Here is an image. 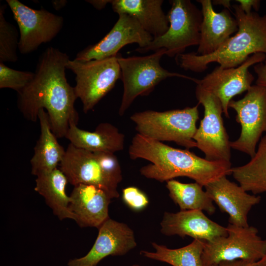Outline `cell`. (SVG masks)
Returning a JSON list of instances; mask_svg holds the SVG:
<instances>
[{"label":"cell","mask_w":266,"mask_h":266,"mask_svg":"<svg viewBox=\"0 0 266 266\" xmlns=\"http://www.w3.org/2000/svg\"><path fill=\"white\" fill-rule=\"evenodd\" d=\"M231 174L245 191L254 195L266 192V134L261 138L250 161L232 167Z\"/></svg>","instance_id":"24"},{"label":"cell","mask_w":266,"mask_h":266,"mask_svg":"<svg viewBox=\"0 0 266 266\" xmlns=\"http://www.w3.org/2000/svg\"><path fill=\"white\" fill-rule=\"evenodd\" d=\"M75 123H70L66 138L76 147L93 152L114 153L124 149V135L109 123H101L95 131L79 128Z\"/></svg>","instance_id":"21"},{"label":"cell","mask_w":266,"mask_h":266,"mask_svg":"<svg viewBox=\"0 0 266 266\" xmlns=\"http://www.w3.org/2000/svg\"><path fill=\"white\" fill-rule=\"evenodd\" d=\"M69 60L66 53L47 48L38 58L33 80L17 93V106L24 118L36 122L39 110L46 109L57 138L65 137L69 124L77 125L79 120L74 107L77 98L66 76Z\"/></svg>","instance_id":"1"},{"label":"cell","mask_w":266,"mask_h":266,"mask_svg":"<svg viewBox=\"0 0 266 266\" xmlns=\"http://www.w3.org/2000/svg\"><path fill=\"white\" fill-rule=\"evenodd\" d=\"M122 199L129 208L135 211L143 210L149 204V200L146 194L134 186L123 189Z\"/></svg>","instance_id":"29"},{"label":"cell","mask_w":266,"mask_h":266,"mask_svg":"<svg viewBox=\"0 0 266 266\" xmlns=\"http://www.w3.org/2000/svg\"><path fill=\"white\" fill-rule=\"evenodd\" d=\"M205 241L194 239L190 244L177 249H170L152 242L154 252L142 250L146 258L166 263L172 266H203L202 254Z\"/></svg>","instance_id":"26"},{"label":"cell","mask_w":266,"mask_h":266,"mask_svg":"<svg viewBox=\"0 0 266 266\" xmlns=\"http://www.w3.org/2000/svg\"><path fill=\"white\" fill-rule=\"evenodd\" d=\"M201 5L202 21L200 38L196 54L205 56L216 51L231 35L237 32L238 23L229 9L216 12L211 0H198Z\"/></svg>","instance_id":"19"},{"label":"cell","mask_w":266,"mask_h":266,"mask_svg":"<svg viewBox=\"0 0 266 266\" xmlns=\"http://www.w3.org/2000/svg\"><path fill=\"white\" fill-rule=\"evenodd\" d=\"M38 118L40 134L30 161L31 172L36 176L57 168L66 153V150L59 143L57 136L51 130L48 115L44 109L39 110Z\"/></svg>","instance_id":"22"},{"label":"cell","mask_w":266,"mask_h":266,"mask_svg":"<svg viewBox=\"0 0 266 266\" xmlns=\"http://www.w3.org/2000/svg\"><path fill=\"white\" fill-rule=\"evenodd\" d=\"M212 266H259L257 263L244 260H235L230 261H222Z\"/></svg>","instance_id":"32"},{"label":"cell","mask_w":266,"mask_h":266,"mask_svg":"<svg viewBox=\"0 0 266 266\" xmlns=\"http://www.w3.org/2000/svg\"><path fill=\"white\" fill-rule=\"evenodd\" d=\"M131 266H140L139 265H133Z\"/></svg>","instance_id":"37"},{"label":"cell","mask_w":266,"mask_h":266,"mask_svg":"<svg viewBox=\"0 0 266 266\" xmlns=\"http://www.w3.org/2000/svg\"><path fill=\"white\" fill-rule=\"evenodd\" d=\"M238 23L236 33L228 38L216 51L205 56L196 52L180 54L175 60L186 70L201 72L211 63H217L224 68L236 67L250 56L262 53L266 54V14L256 12L246 14L239 4L232 6Z\"/></svg>","instance_id":"3"},{"label":"cell","mask_w":266,"mask_h":266,"mask_svg":"<svg viewBox=\"0 0 266 266\" xmlns=\"http://www.w3.org/2000/svg\"><path fill=\"white\" fill-rule=\"evenodd\" d=\"M166 50L160 49L144 56L124 58L120 54L117 59L123 84V94L119 109L120 116L123 115L134 100L139 96L148 95L162 80L171 77L190 79L197 83L199 79L170 72L160 65Z\"/></svg>","instance_id":"5"},{"label":"cell","mask_w":266,"mask_h":266,"mask_svg":"<svg viewBox=\"0 0 266 266\" xmlns=\"http://www.w3.org/2000/svg\"><path fill=\"white\" fill-rule=\"evenodd\" d=\"M199 104L165 111L145 110L130 118L137 133L158 141H173L187 149L197 147L194 136L199 119Z\"/></svg>","instance_id":"4"},{"label":"cell","mask_w":266,"mask_h":266,"mask_svg":"<svg viewBox=\"0 0 266 266\" xmlns=\"http://www.w3.org/2000/svg\"><path fill=\"white\" fill-rule=\"evenodd\" d=\"M160 225L161 232L165 235L189 236L205 241L228 234L227 227L210 220L200 210L165 212Z\"/></svg>","instance_id":"17"},{"label":"cell","mask_w":266,"mask_h":266,"mask_svg":"<svg viewBox=\"0 0 266 266\" xmlns=\"http://www.w3.org/2000/svg\"><path fill=\"white\" fill-rule=\"evenodd\" d=\"M34 74L12 69L0 62V88H10L19 93L33 80Z\"/></svg>","instance_id":"28"},{"label":"cell","mask_w":266,"mask_h":266,"mask_svg":"<svg viewBox=\"0 0 266 266\" xmlns=\"http://www.w3.org/2000/svg\"><path fill=\"white\" fill-rule=\"evenodd\" d=\"M227 229V236L205 241L201 257L203 266L238 259L256 263L266 255V239L258 235L256 228L229 223Z\"/></svg>","instance_id":"8"},{"label":"cell","mask_w":266,"mask_h":266,"mask_svg":"<svg viewBox=\"0 0 266 266\" xmlns=\"http://www.w3.org/2000/svg\"><path fill=\"white\" fill-rule=\"evenodd\" d=\"M229 107L235 111V120L241 127L239 137L231 141V147L252 158L263 133L266 132V88L252 85L243 98L232 100Z\"/></svg>","instance_id":"10"},{"label":"cell","mask_w":266,"mask_h":266,"mask_svg":"<svg viewBox=\"0 0 266 266\" xmlns=\"http://www.w3.org/2000/svg\"><path fill=\"white\" fill-rule=\"evenodd\" d=\"M236 1L239 2L241 9L246 14L252 12V8L258 11L260 7V0H236Z\"/></svg>","instance_id":"31"},{"label":"cell","mask_w":266,"mask_h":266,"mask_svg":"<svg viewBox=\"0 0 266 266\" xmlns=\"http://www.w3.org/2000/svg\"><path fill=\"white\" fill-rule=\"evenodd\" d=\"M129 154L132 160L150 161L151 164L140 168V174L161 182L187 177L204 187L223 176L231 174L230 162L208 161L188 149H177L138 133L132 140Z\"/></svg>","instance_id":"2"},{"label":"cell","mask_w":266,"mask_h":266,"mask_svg":"<svg viewBox=\"0 0 266 266\" xmlns=\"http://www.w3.org/2000/svg\"><path fill=\"white\" fill-rule=\"evenodd\" d=\"M196 97L204 107V116L194 136L197 147L211 161L230 162L231 141L224 125L219 99L197 84Z\"/></svg>","instance_id":"9"},{"label":"cell","mask_w":266,"mask_h":266,"mask_svg":"<svg viewBox=\"0 0 266 266\" xmlns=\"http://www.w3.org/2000/svg\"><path fill=\"white\" fill-rule=\"evenodd\" d=\"M254 70L257 76L256 85L266 88V58L263 62L255 64Z\"/></svg>","instance_id":"30"},{"label":"cell","mask_w":266,"mask_h":266,"mask_svg":"<svg viewBox=\"0 0 266 266\" xmlns=\"http://www.w3.org/2000/svg\"><path fill=\"white\" fill-rule=\"evenodd\" d=\"M163 0H113V10L134 17L153 38L166 33L169 28L167 15L163 11Z\"/></svg>","instance_id":"20"},{"label":"cell","mask_w":266,"mask_h":266,"mask_svg":"<svg viewBox=\"0 0 266 266\" xmlns=\"http://www.w3.org/2000/svg\"><path fill=\"white\" fill-rule=\"evenodd\" d=\"M169 1L171 7L166 14L169 22L167 31L154 38L146 47H138L135 51L146 53L165 49L166 55L175 58L184 53L187 47L199 45L202 21L201 10L190 0Z\"/></svg>","instance_id":"6"},{"label":"cell","mask_w":266,"mask_h":266,"mask_svg":"<svg viewBox=\"0 0 266 266\" xmlns=\"http://www.w3.org/2000/svg\"><path fill=\"white\" fill-rule=\"evenodd\" d=\"M5 5H0V62H15L18 60V33L16 27L5 19Z\"/></svg>","instance_id":"27"},{"label":"cell","mask_w":266,"mask_h":266,"mask_svg":"<svg viewBox=\"0 0 266 266\" xmlns=\"http://www.w3.org/2000/svg\"><path fill=\"white\" fill-rule=\"evenodd\" d=\"M205 191L221 211L229 216V223L239 227L249 226L248 214L261 200L259 196L247 193L240 185L223 176L207 184Z\"/></svg>","instance_id":"16"},{"label":"cell","mask_w":266,"mask_h":266,"mask_svg":"<svg viewBox=\"0 0 266 266\" xmlns=\"http://www.w3.org/2000/svg\"><path fill=\"white\" fill-rule=\"evenodd\" d=\"M266 54L257 53L250 56L239 66L230 68L216 66L197 84L210 92L220 100L223 113L229 118V103L235 96L247 91L255 78L249 71L250 66L263 62Z\"/></svg>","instance_id":"12"},{"label":"cell","mask_w":266,"mask_h":266,"mask_svg":"<svg viewBox=\"0 0 266 266\" xmlns=\"http://www.w3.org/2000/svg\"><path fill=\"white\" fill-rule=\"evenodd\" d=\"M69 197V208L80 227L99 229L110 218L109 205L113 198L104 189L93 185L80 184L74 186Z\"/></svg>","instance_id":"18"},{"label":"cell","mask_w":266,"mask_h":266,"mask_svg":"<svg viewBox=\"0 0 266 266\" xmlns=\"http://www.w3.org/2000/svg\"><path fill=\"white\" fill-rule=\"evenodd\" d=\"M67 179L60 168L36 176L34 191L42 196L60 220L75 219L69 208L70 197L66 193Z\"/></svg>","instance_id":"23"},{"label":"cell","mask_w":266,"mask_h":266,"mask_svg":"<svg viewBox=\"0 0 266 266\" xmlns=\"http://www.w3.org/2000/svg\"><path fill=\"white\" fill-rule=\"evenodd\" d=\"M169 195L181 210H200L212 214L216 208L213 201L197 182L184 183L171 179L166 182Z\"/></svg>","instance_id":"25"},{"label":"cell","mask_w":266,"mask_h":266,"mask_svg":"<svg viewBox=\"0 0 266 266\" xmlns=\"http://www.w3.org/2000/svg\"><path fill=\"white\" fill-rule=\"evenodd\" d=\"M136 245L133 230L109 218L99 229L97 238L88 253L69 260L67 266H96L104 258L124 255Z\"/></svg>","instance_id":"15"},{"label":"cell","mask_w":266,"mask_h":266,"mask_svg":"<svg viewBox=\"0 0 266 266\" xmlns=\"http://www.w3.org/2000/svg\"><path fill=\"white\" fill-rule=\"evenodd\" d=\"M66 1L65 0H54L52 2L53 6L56 9H59L62 8L66 4Z\"/></svg>","instance_id":"35"},{"label":"cell","mask_w":266,"mask_h":266,"mask_svg":"<svg viewBox=\"0 0 266 266\" xmlns=\"http://www.w3.org/2000/svg\"><path fill=\"white\" fill-rule=\"evenodd\" d=\"M118 54L101 60L74 59L67 61L66 68L76 75L74 88L76 97L82 102L85 113L92 110L120 79Z\"/></svg>","instance_id":"7"},{"label":"cell","mask_w":266,"mask_h":266,"mask_svg":"<svg viewBox=\"0 0 266 266\" xmlns=\"http://www.w3.org/2000/svg\"><path fill=\"white\" fill-rule=\"evenodd\" d=\"M257 263L259 266H266V255Z\"/></svg>","instance_id":"36"},{"label":"cell","mask_w":266,"mask_h":266,"mask_svg":"<svg viewBox=\"0 0 266 266\" xmlns=\"http://www.w3.org/2000/svg\"><path fill=\"white\" fill-rule=\"evenodd\" d=\"M88 2L92 4L96 8L100 10L104 8L108 3H110V0H87Z\"/></svg>","instance_id":"33"},{"label":"cell","mask_w":266,"mask_h":266,"mask_svg":"<svg viewBox=\"0 0 266 266\" xmlns=\"http://www.w3.org/2000/svg\"><path fill=\"white\" fill-rule=\"evenodd\" d=\"M59 165L68 182L74 186L80 184L93 185L107 191L113 199L119 197V183L106 173L94 152L69 143Z\"/></svg>","instance_id":"14"},{"label":"cell","mask_w":266,"mask_h":266,"mask_svg":"<svg viewBox=\"0 0 266 266\" xmlns=\"http://www.w3.org/2000/svg\"><path fill=\"white\" fill-rule=\"evenodd\" d=\"M231 0H215L212 1V3H213L214 5H222L225 8H227L231 10V7L232 5H231Z\"/></svg>","instance_id":"34"},{"label":"cell","mask_w":266,"mask_h":266,"mask_svg":"<svg viewBox=\"0 0 266 266\" xmlns=\"http://www.w3.org/2000/svg\"><path fill=\"white\" fill-rule=\"evenodd\" d=\"M6 1L19 27L18 49L22 54L30 53L41 44L51 41L63 27L62 16L44 8H31L18 0Z\"/></svg>","instance_id":"11"},{"label":"cell","mask_w":266,"mask_h":266,"mask_svg":"<svg viewBox=\"0 0 266 266\" xmlns=\"http://www.w3.org/2000/svg\"><path fill=\"white\" fill-rule=\"evenodd\" d=\"M119 18L106 35L95 44L78 52L75 59L82 61L101 60L117 55L124 46L137 43L139 48L148 46L153 36L133 17L119 14Z\"/></svg>","instance_id":"13"}]
</instances>
